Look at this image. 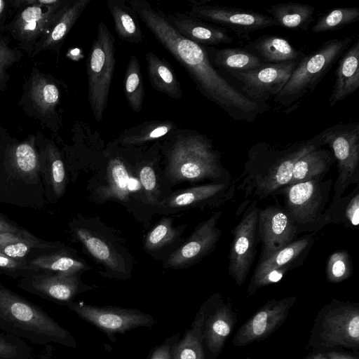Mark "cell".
Segmentation results:
<instances>
[{
	"label": "cell",
	"mask_w": 359,
	"mask_h": 359,
	"mask_svg": "<svg viewBox=\"0 0 359 359\" xmlns=\"http://www.w3.org/2000/svg\"><path fill=\"white\" fill-rule=\"evenodd\" d=\"M325 354L329 359H358L351 354L336 351H328Z\"/></svg>",
	"instance_id": "f907efd6"
},
{
	"label": "cell",
	"mask_w": 359,
	"mask_h": 359,
	"mask_svg": "<svg viewBox=\"0 0 359 359\" xmlns=\"http://www.w3.org/2000/svg\"><path fill=\"white\" fill-rule=\"evenodd\" d=\"M28 231L12 222L0 213V233H23Z\"/></svg>",
	"instance_id": "7dc6e473"
},
{
	"label": "cell",
	"mask_w": 359,
	"mask_h": 359,
	"mask_svg": "<svg viewBox=\"0 0 359 359\" xmlns=\"http://www.w3.org/2000/svg\"><path fill=\"white\" fill-rule=\"evenodd\" d=\"M11 8L9 0H0V28L5 24Z\"/></svg>",
	"instance_id": "681fc988"
},
{
	"label": "cell",
	"mask_w": 359,
	"mask_h": 359,
	"mask_svg": "<svg viewBox=\"0 0 359 359\" xmlns=\"http://www.w3.org/2000/svg\"><path fill=\"white\" fill-rule=\"evenodd\" d=\"M161 142L168 174L175 181H232L230 172L222 164L221 153L207 135L193 129L177 128Z\"/></svg>",
	"instance_id": "3957f363"
},
{
	"label": "cell",
	"mask_w": 359,
	"mask_h": 359,
	"mask_svg": "<svg viewBox=\"0 0 359 359\" xmlns=\"http://www.w3.org/2000/svg\"><path fill=\"white\" fill-rule=\"evenodd\" d=\"M315 349L359 347V304L332 299L318 313L308 341Z\"/></svg>",
	"instance_id": "52a82bcc"
},
{
	"label": "cell",
	"mask_w": 359,
	"mask_h": 359,
	"mask_svg": "<svg viewBox=\"0 0 359 359\" xmlns=\"http://www.w3.org/2000/svg\"><path fill=\"white\" fill-rule=\"evenodd\" d=\"M221 210L201 223L187 241L168 259L166 266L180 268L192 264L214 250L222 235L217 223Z\"/></svg>",
	"instance_id": "ffe728a7"
},
{
	"label": "cell",
	"mask_w": 359,
	"mask_h": 359,
	"mask_svg": "<svg viewBox=\"0 0 359 359\" xmlns=\"http://www.w3.org/2000/svg\"><path fill=\"white\" fill-rule=\"evenodd\" d=\"M62 244L37 238L27 231L23 233H0V252L28 264L37 256L62 249Z\"/></svg>",
	"instance_id": "d4e9b609"
},
{
	"label": "cell",
	"mask_w": 359,
	"mask_h": 359,
	"mask_svg": "<svg viewBox=\"0 0 359 359\" xmlns=\"http://www.w3.org/2000/svg\"><path fill=\"white\" fill-rule=\"evenodd\" d=\"M145 160L141 162L139 180L149 201L154 203L156 201V177L152 163L148 161V152L145 154Z\"/></svg>",
	"instance_id": "f6af8a7d"
},
{
	"label": "cell",
	"mask_w": 359,
	"mask_h": 359,
	"mask_svg": "<svg viewBox=\"0 0 359 359\" xmlns=\"http://www.w3.org/2000/svg\"><path fill=\"white\" fill-rule=\"evenodd\" d=\"M34 353L25 341L0 331V359H32Z\"/></svg>",
	"instance_id": "b9f144b4"
},
{
	"label": "cell",
	"mask_w": 359,
	"mask_h": 359,
	"mask_svg": "<svg viewBox=\"0 0 359 359\" xmlns=\"http://www.w3.org/2000/svg\"><path fill=\"white\" fill-rule=\"evenodd\" d=\"M28 264L36 273L78 274L88 269L84 262L63 249L37 256L29 261Z\"/></svg>",
	"instance_id": "d590c367"
},
{
	"label": "cell",
	"mask_w": 359,
	"mask_h": 359,
	"mask_svg": "<svg viewBox=\"0 0 359 359\" xmlns=\"http://www.w3.org/2000/svg\"><path fill=\"white\" fill-rule=\"evenodd\" d=\"M170 25L183 36L203 47L231 43L229 32L187 13L165 14Z\"/></svg>",
	"instance_id": "603a6c76"
},
{
	"label": "cell",
	"mask_w": 359,
	"mask_h": 359,
	"mask_svg": "<svg viewBox=\"0 0 359 359\" xmlns=\"http://www.w3.org/2000/svg\"><path fill=\"white\" fill-rule=\"evenodd\" d=\"M18 287L46 299L66 304L83 286L78 274L37 272L20 278Z\"/></svg>",
	"instance_id": "44dd1931"
},
{
	"label": "cell",
	"mask_w": 359,
	"mask_h": 359,
	"mask_svg": "<svg viewBox=\"0 0 359 359\" xmlns=\"http://www.w3.org/2000/svg\"><path fill=\"white\" fill-rule=\"evenodd\" d=\"M205 320L203 306L197 313L191 329L184 338L171 348V359H205L203 346Z\"/></svg>",
	"instance_id": "74e56055"
},
{
	"label": "cell",
	"mask_w": 359,
	"mask_h": 359,
	"mask_svg": "<svg viewBox=\"0 0 359 359\" xmlns=\"http://www.w3.org/2000/svg\"><path fill=\"white\" fill-rule=\"evenodd\" d=\"M35 135L44 195L47 203H50L60 199L64 194L67 184L65 163L62 153L53 140L39 131Z\"/></svg>",
	"instance_id": "7402d4cb"
},
{
	"label": "cell",
	"mask_w": 359,
	"mask_h": 359,
	"mask_svg": "<svg viewBox=\"0 0 359 359\" xmlns=\"http://www.w3.org/2000/svg\"><path fill=\"white\" fill-rule=\"evenodd\" d=\"M116 66L115 38L102 20L86 60L88 100L96 121L102 120Z\"/></svg>",
	"instance_id": "ba28073f"
},
{
	"label": "cell",
	"mask_w": 359,
	"mask_h": 359,
	"mask_svg": "<svg viewBox=\"0 0 359 359\" xmlns=\"http://www.w3.org/2000/svg\"><path fill=\"white\" fill-rule=\"evenodd\" d=\"M236 182L212 183L194 187L177 191L159 203L158 206L167 210L183 208H215L231 201L236 193Z\"/></svg>",
	"instance_id": "d6986e66"
},
{
	"label": "cell",
	"mask_w": 359,
	"mask_h": 359,
	"mask_svg": "<svg viewBox=\"0 0 359 359\" xmlns=\"http://www.w3.org/2000/svg\"><path fill=\"white\" fill-rule=\"evenodd\" d=\"M243 47L265 64L300 62L306 55L286 39L275 35H262Z\"/></svg>",
	"instance_id": "4316f807"
},
{
	"label": "cell",
	"mask_w": 359,
	"mask_h": 359,
	"mask_svg": "<svg viewBox=\"0 0 359 359\" xmlns=\"http://www.w3.org/2000/svg\"><path fill=\"white\" fill-rule=\"evenodd\" d=\"M187 13L233 32L239 39L250 40V34L273 26H278L270 15L234 6L191 1Z\"/></svg>",
	"instance_id": "7c38bea8"
},
{
	"label": "cell",
	"mask_w": 359,
	"mask_h": 359,
	"mask_svg": "<svg viewBox=\"0 0 359 359\" xmlns=\"http://www.w3.org/2000/svg\"><path fill=\"white\" fill-rule=\"evenodd\" d=\"M81 318L108 333L123 332L140 326H149L151 318L137 310L99 307L81 302L65 304Z\"/></svg>",
	"instance_id": "e0dca14e"
},
{
	"label": "cell",
	"mask_w": 359,
	"mask_h": 359,
	"mask_svg": "<svg viewBox=\"0 0 359 359\" xmlns=\"http://www.w3.org/2000/svg\"><path fill=\"white\" fill-rule=\"evenodd\" d=\"M0 203L43 208L48 203L41 180L36 135L22 140L0 124Z\"/></svg>",
	"instance_id": "6da1fadb"
},
{
	"label": "cell",
	"mask_w": 359,
	"mask_h": 359,
	"mask_svg": "<svg viewBox=\"0 0 359 359\" xmlns=\"http://www.w3.org/2000/svg\"><path fill=\"white\" fill-rule=\"evenodd\" d=\"M359 20V8L341 7L330 10L320 15L311 28L313 33L335 31Z\"/></svg>",
	"instance_id": "ab89813d"
},
{
	"label": "cell",
	"mask_w": 359,
	"mask_h": 359,
	"mask_svg": "<svg viewBox=\"0 0 359 359\" xmlns=\"http://www.w3.org/2000/svg\"><path fill=\"white\" fill-rule=\"evenodd\" d=\"M69 0H9L15 15L0 31L10 34L18 47L32 57L34 47Z\"/></svg>",
	"instance_id": "30bf717a"
},
{
	"label": "cell",
	"mask_w": 359,
	"mask_h": 359,
	"mask_svg": "<svg viewBox=\"0 0 359 359\" xmlns=\"http://www.w3.org/2000/svg\"><path fill=\"white\" fill-rule=\"evenodd\" d=\"M205 48L211 65L226 72L251 70L265 64L257 56L243 48Z\"/></svg>",
	"instance_id": "1f68e13d"
},
{
	"label": "cell",
	"mask_w": 359,
	"mask_h": 359,
	"mask_svg": "<svg viewBox=\"0 0 359 359\" xmlns=\"http://www.w3.org/2000/svg\"><path fill=\"white\" fill-rule=\"evenodd\" d=\"M105 3L119 39L134 44L140 43L143 35L138 18L126 1L107 0Z\"/></svg>",
	"instance_id": "e575fe53"
},
{
	"label": "cell",
	"mask_w": 359,
	"mask_h": 359,
	"mask_svg": "<svg viewBox=\"0 0 359 359\" xmlns=\"http://www.w3.org/2000/svg\"><path fill=\"white\" fill-rule=\"evenodd\" d=\"M210 302L212 309L208 315L205 313L203 337L212 359H215L232 333L238 315L229 296L217 293Z\"/></svg>",
	"instance_id": "ac0fdd59"
},
{
	"label": "cell",
	"mask_w": 359,
	"mask_h": 359,
	"mask_svg": "<svg viewBox=\"0 0 359 359\" xmlns=\"http://www.w3.org/2000/svg\"><path fill=\"white\" fill-rule=\"evenodd\" d=\"M325 175L286 185L276 194L283 196V207L298 234L316 232L327 225L325 212L334 182L332 178L325 179Z\"/></svg>",
	"instance_id": "8992f818"
},
{
	"label": "cell",
	"mask_w": 359,
	"mask_h": 359,
	"mask_svg": "<svg viewBox=\"0 0 359 359\" xmlns=\"http://www.w3.org/2000/svg\"><path fill=\"white\" fill-rule=\"evenodd\" d=\"M299 62L264 64L247 71H228L241 84V93L259 103L276 96L283 88Z\"/></svg>",
	"instance_id": "5bb4252c"
},
{
	"label": "cell",
	"mask_w": 359,
	"mask_h": 359,
	"mask_svg": "<svg viewBox=\"0 0 359 359\" xmlns=\"http://www.w3.org/2000/svg\"><path fill=\"white\" fill-rule=\"evenodd\" d=\"M124 94L130 107L140 112L144 100V87L138 57H130L123 80Z\"/></svg>",
	"instance_id": "f35d334b"
},
{
	"label": "cell",
	"mask_w": 359,
	"mask_h": 359,
	"mask_svg": "<svg viewBox=\"0 0 359 359\" xmlns=\"http://www.w3.org/2000/svg\"><path fill=\"white\" fill-rule=\"evenodd\" d=\"M325 216L327 224L342 223L346 228L358 229L359 225V185L348 195L332 201Z\"/></svg>",
	"instance_id": "8d00e7d4"
},
{
	"label": "cell",
	"mask_w": 359,
	"mask_h": 359,
	"mask_svg": "<svg viewBox=\"0 0 359 359\" xmlns=\"http://www.w3.org/2000/svg\"><path fill=\"white\" fill-rule=\"evenodd\" d=\"M317 147L327 145L333 154L338 175L334 183V201L344 196L347 188L359 182V123H339L311 138Z\"/></svg>",
	"instance_id": "9c48e42d"
},
{
	"label": "cell",
	"mask_w": 359,
	"mask_h": 359,
	"mask_svg": "<svg viewBox=\"0 0 359 359\" xmlns=\"http://www.w3.org/2000/svg\"><path fill=\"white\" fill-rule=\"evenodd\" d=\"M177 234L171 220L164 218L147 234L144 248L149 251L156 250L172 242Z\"/></svg>",
	"instance_id": "7bdbcfd3"
},
{
	"label": "cell",
	"mask_w": 359,
	"mask_h": 359,
	"mask_svg": "<svg viewBox=\"0 0 359 359\" xmlns=\"http://www.w3.org/2000/svg\"><path fill=\"white\" fill-rule=\"evenodd\" d=\"M22 57V52L15 47H11L9 39L0 34V90H4L6 88L9 79L8 69Z\"/></svg>",
	"instance_id": "ee69618b"
},
{
	"label": "cell",
	"mask_w": 359,
	"mask_h": 359,
	"mask_svg": "<svg viewBox=\"0 0 359 359\" xmlns=\"http://www.w3.org/2000/svg\"><path fill=\"white\" fill-rule=\"evenodd\" d=\"M74 231L88 252L97 261L114 271L126 273L123 260L109 241L85 227L76 226Z\"/></svg>",
	"instance_id": "4dcf8cb0"
},
{
	"label": "cell",
	"mask_w": 359,
	"mask_h": 359,
	"mask_svg": "<svg viewBox=\"0 0 359 359\" xmlns=\"http://www.w3.org/2000/svg\"><path fill=\"white\" fill-rule=\"evenodd\" d=\"M145 58L151 86L172 99H181L183 96L181 83L169 62L153 51L147 52Z\"/></svg>",
	"instance_id": "f546056e"
},
{
	"label": "cell",
	"mask_w": 359,
	"mask_h": 359,
	"mask_svg": "<svg viewBox=\"0 0 359 359\" xmlns=\"http://www.w3.org/2000/svg\"><path fill=\"white\" fill-rule=\"evenodd\" d=\"M92 0H69L34 47L32 57L42 51L59 53L69 31Z\"/></svg>",
	"instance_id": "cb8c5ba5"
},
{
	"label": "cell",
	"mask_w": 359,
	"mask_h": 359,
	"mask_svg": "<svg viewBox=\"0 0 359 359\" xmlns=\"http://www.w3.org/2000/svg\"><path fill=\"white\" fill-rule=\"evenodd\" d=\"M65 86L51 74L33 67L25 80L18 105L30 118L56 135L62 126L60 104Z\"/></svg>",
	"instance_id": "8fae6325"
},
{
	"label": "cell",
	"mask_w": 359,
	"mask_h": 359,
	"mask_svg": "<svg viewBox=\"0 0 359 359\" xmlns=\"http://www.w3.org/2000/svg\"><path fill=\"white\" fill-rule=\"evenodd\" d=\"M177 128V124L174 121H147L125 128L114 142L123 147H142L148 142L161 140Z\"/></svg>",
	"instance_id": "f1b7e54d"
},
{
	"label": "cell",
	"mask_w": 359,
	"mask_h": 359,
	"mask_svg": "<svg viewBox=\"0 0 359 359\" xmlns=\"http://www.w3.org/2000/svg\"><path fill=\"white\" fill-rule=\"evenodd\" d=\"M34 273H36L35 271L27 263L14 259L0 252V274L13 278H22Z\"/></svg>",
	"instance_id": "bcb514c9"
},
{
	"label": "cell",
	"mask_w": 359,
	"mask_h": 359,
	"mask_svg": "<svg viewBox=\"0 0 359 359\" xmlns=\"http://www.w3.org/2000/svg\"><path fill=\"white\" fill-rule=\"evenodd\" d=\"M296 301L297 297L290 296L267 302L238 329L233 345L241 347L269 337L286 320Z\"/></svg>",
	"instance_id": "9a60e30c"
},
{
	"label": "cell",
	"mask_w": 359,
	"mask_h": 359,
	"mask_svg": "<svg viewBox=\"0 0 359 359\" xmlns=\"http://www.w3.org/2000/svg\"><path fill=\"white\" fill-rule=\"evenodd\" d=\"M355 34L325 41L299 62L274 102L292 111L311 95L317 85L352 44Z\"/></svg>",
	"instance_id": "5b68a950"
},
{
	"label": "cell",
	"mask_w": 359,
	"mask_h": 359,
	"mask_svg": "<svg viewBox=\"0 0 359 359\" xmlns=\"http://www.w3.org/2000/svg\"><path fill=\"white\" fill-rule=\"evenodd\" d=\"M353 263L349 253L344 250L330 254L325 267L327 281L338 283L349 278L353 273Z\"/></svg>",
	"instance_id": "60d3db41"
},
{
	"label": "cell",
	"mask_w": 359,
	"mask_h": 359,
	"mask_svg": "<svg viewBox=\"0 0 359 359\" xmlns=\"http://www.w3.org/2000/svg\"><path fill=\"white\" fill-rule=\"evenodd\" d=\"M267 12L278 26L307 31L314 21L315 8L309 4L288 2L273 5Z\"/></svg>",
	"instance_id": "836d02e7"
},
{
	"label": "cell",
	"mask_w": 359,
	"mask_h": 359,
	"mask_svg": "<svg viewBox=\"0 0 359 359\" xmlns=\"http://www.w3.org/2000/svg\"><path fill=\"white\" fill-rule=\"evenodd\" d=\"M257 233L262 245L259 262L293 242L298 235L296 226L278 201L259 208Z\"/></svg>",
	"instance_id": "2e32d148"
},
{
	"label": "cell",
	"mask_w": 359,
	"mask_h": 359,
	"mask_svg": "<svg viewBox=\"0 0 359 359\" xmlns=\"http://www.w3.org/2000/svg\"><path fill=\"white\" fill-rule=\"evenodd\" d=\"M151 359H171V348L169 344H164L156 348Z\"/></svg>",
	"instance_id": "c3c4849f"
},
{
	"label": "cell",
	"mask_w": 359,
	"mask_h": 359,
	"mask_svg": "<svg viewBox=\"0 0 359 359\" xmlns=\"http://www.w3.org/2000/svg\"><path fill=\"white\" fill-rule=\"evenodd\" d=\"M304 359H329L325 354V353L322 352H312L306 355Z\"/></svg>",
	"instance_id": "816d5d0a"
},
{
	"label": "cell",
	"mask_w": 359,
	"mask_h": 359,
	"mask_svg": "<svg viewBox=\"0 0 359 359\" xmlns=\"http://www.w3.org/2000/svg\"><path fill=\"white\" fill-rule=\"evenodd\" d=\"M334 162V157L331 150L323 147L316 148L295 163L292 178L288 184L307 181L326 175Z\"/></svg>",
	"instance_id": "d6a6232c"
},
{
	"label": "cell",
	"mask_w": 359,
	"mask_h": 359,
	"mask_svg": "<svg viewBox=\"0 0 359 359\" xmlns=\"http://www.w3.org/2000/svg\"><path fill=\"white\" fill-rule=\"evenodd\" d=\"M314 242V233L305 234L295 239L266 259L259 262L253 273L276 269H286L289 271L303 265Z\"/></svg>",
	"instance_id": "83f0119b"
},
{
	"label": "cell",
	"mask_w": 359,
	"mask_h": 359,
	"mask_svg": "<svg viewBox=\"0 0 359 359\" xmlns=\"http://www.w3.org/2000/svg\"><path fill=\"white\" fill-rule=\"evenodd\" d=\"M335 82L328 102L330 107L345 100L359 88V40L347 48L337 61Z\"/></svg>",
	"instance_id": "484cf974"
},
{
	"label": "cell",
	"mask_w": 359,
	"mask_h": 359,
	"mask_svg": "<svg viewBox=\"0 0 359 359\" xmlns=\"http://www.w3.org/2000/svg\"><path fill=\"white\" fill-rule=\"evenodd\" d=\"M0 331L38 345H76L70 333L42 309L1 283Z\"/></svg>",
	"instance_id": "277c9868"
},
{
	"label": "cell",
	"mask_w": 359,
	"mask_h": 359,
	"mask_svg": "<svg viewBox=\"0 0 359 359\" xmlns=\"http://www.w3.org/2000/svg\"><path fill=\"white\" fill-rule=\"evenodd\" d=\"M311 140H297L286 144L258 142L249 149L241 180L236 191H243L244 198L263 200L276 195L292 178L295 163L318 148Z\"/></svg>",
	"instance_id": "7a4b0ae2"
},
{
	"label": "cell",
	"mask_w": 359,
	"mask_h": 359,
	"mask_svg": "<svg viewBox=\"0 0 359 359\" xmlns=\"http://www.w3.org/2000/svg\"><path fill=\"white\" fill-rule=\"evenodd\" d=\"M245 359H250V358H245Z\"/></svg>",
	"instance_id": "f5cc1de1"
},
{
	"label": "cell",
	"mask_w": 359,
	"mask_h": 359,
	"mask_svg": "<svg viewBox=\"0 0 359 359\" xmlns=\"http://www.w3.org/2000/svg\"><path fill=\"white\" fill-rule=\"evenodd\" d=\"M259 210L257 200L248 203L240 221L231 231L233 239L228 255V273L238 286L245 283L255 261L259 241Z\"/></svg>",
	"instance_id": "4fadbf2b"
}]
</instances>
